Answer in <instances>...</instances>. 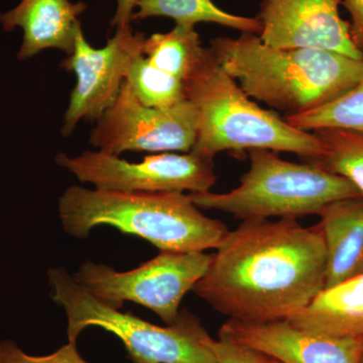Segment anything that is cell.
<instances>
[{
  "mask_svg": "<svg viewBox=\"0 0 363 363\" xmlns=\"http://www.w3.org/2000/svg\"><path fill=\"white\" fill-rule=\"evenodd\" d=\"M210 51L248 97L286 116L340 96L363 76V60L317 49H279L255 33L215 38Z\"/></svg>",
  "mask_w": 363,
  "mask_h": 363,
  "instance_id": "7a4b0ae2",
  "label": "cell"
},
{
  "mask_svg": "<svg viewBox=\"0 0 363 363\" xmlns=\"http://www.w3.org/2000/svg\"><path fill=\"white\" fill-rule=\"evenodd\" d=\"M87 9L83 2L70 0H21L18 6L0 14L6 32L21 28L23 32L18 58L26 60L48 49L70 55L81 30L79 16Z\"/></svg>",
  "mask_w": 363,
  "mask_h": 363,
  "instance_id": "4fadbf2b",
  "label": "cell"
},
{
  "mask_svg": "<svg viewBox=\"0 0 363 363\" xmlns=\"http://www.w3.org/2000/svg\"><path fill=\"white\" fill-rule=\"evenodd\" d=\"M321 226L296 218L248 219L228 231L193 292L230 320H286L324 290Z\"/></svg>",
  "mask_w": 363,
  "mask_h": 363,
  "instance_id": "6da1fadb",
  "label": "cell"
},
{
  "mask_svg": "<svg viewBox=\"0 0 363 363\" xmlns=\"http://www.w3.org/2000/svg\"><path fill=\"white\" fill-rule=\"evenodd\" d=\"M341 4L350 14L353 42L363 54V0H341Z\"/></svg>",
  "mask_w": 363,
  "mask_h": 363,
  "instance_id": "603a6c76",
  "label": "cell"
},
{
  "mask_svg": "<svg viewBox=\"0 0 363 363\" xmlns=\"http://www.w3.org/2000/svg\"><path fill=\"white\" fill-rule=\"evenodd\" d=\"M211 259L212 255L204 252H161L128 272L85 262L72 277L111 307L121 309L130 301L171 325L178 319L182 300L206 274Z\"/></svg>",
  "mask_w": 363,
  "mask_h": 363,
  "instance_id": "52a82bcc",
  "label": "cell"
},
{
  "mask_svg": "<svg viewBox=\"0 0 363 363\" xmlns=\"http://www.w3.org/2000/svg\"><path fill=\"white\" fill-rule=\"evenodd\" d=\"M250 166L240 184L226 193H190L200 209L238 219L296 218L318 214L338 200L360 197L347 179L315 164L286 161L278 152L250 150Z\"/></svg>",
  "mask_w": 363,
  "mask_h": 363,
  "instance_id": "8992f818",
  "label": "cell"
},
{
  "mask_svg": "<svg viewBox=\"0 0 363 363\" xmlns=\"http://www.w3.org/2000/svg\"><path fill=\"white\" fill-rule=\"evenodd\" d=\"M319 215L327 252L326 289L363 274V197L330 203Z\"/></svg>",
  "mask_w": 363,
  "mask_h": 363,
  "instance_id": "5bb4252c",
  "label": "cell"
},
{
  "mask_svg": "<svg viewBox=\"0 0 363 363\" xmlns=\"http://www.w3.org/2000/svg\"><path fill=\"white\" fill-rule=\"evenodd\" d=\"M341 0H262L259 37L279 49H317L363 60L350 23L339 13Z\"/></svg>",
  "mask_w": 363,
  "mask_h": 363,
  "instance_id": "8fae6325",
  "label": "cell"
},
{
  "mask_svg": "<svg viewBox=\"0 0 363 363\" xmlns=\"http://www.w3.org/2000/svg\"><path fill=\"white\" fill-rule=\"evenodd\" d=\"M219 338L281 363H363V336L322 335L297 328L285 320L247 323L229 319L219 330Z\"/></svg>",
  "mask_w": 363,
  "mask_h": 363,
  "instance_id": "7c38bea8",
  "label": "cell"
},
{
  "mask_svg": "<svg viewBox=\"0 0 363 363\" xmlns=\"http://www.w3.org/2000/svg\"><path fill=\"white\" fill-rule=\"evenodd\" d=\"M303 330L333 337L363 336V274L324 289L285 320Z\"/></svg>",
  "mask_w": 363,
  "mask_h": 363,
  "instance_id": "9a60e30c",
  "label": "cell"
},
{
  "mask_svg": "<svg viewBox=\"0 0 363 363\" xmlns=\"http://www.w3.org/2000/svg\"><path fill=\"white\" fill-rule=\"evenodd\" d=\"M0 363H89L79 354L76 342L62 346L48 355H30L11 340L0 341Z\"/></svg>",
  "mask_w": 363,
  "mask_h": 363,
  "instance_id": "44dd1931",
  "label": "cell"
},
{
  "mask_svg": "<svg viewBox=\"0 0 363 363\" xmlns=\"http://www.w3.org/2000/svg\"><path fill=\"white\" fill-rule=\"evenodd\" d=\"M197 130V109L190 100L169 108L147 107L124 80L116 101L97 119L89 143L116 156L124 152H188Z\"/></svg>",
  "mask_w": 363,
  "mask_h": 363,
  "instance_id": "9c48e42d",
  "label": "cell"
},
{
  "mask_svg": "<svg viewBox=\"0 0 363 363\" xmlns=\"http://www.w3.org/2000/svg\"><path fill=\"white\" fill-rule=\"evenodd\" d=\"M64 230L86 238L107 225L149 241L161 252H205L221 245L228 228L206 216L182 192L147 193L66 189L59 199Z\"/></svg>",
  "mask_w": 363,
  "mask_h": 363,
  "instance_id": "3957f363",
  "label": "cell"
},
{
  "mask_svg": "<svg viewBox=\"0 0 363 363\" xmlns=\"http://www.w3.org/2000/svg\"><path fill=\"white\" fill-rule=\"evenodd\" d=\"M125 81L147 107L169 108L187 99L185 82L152 65L143 54L133 60Z\"/></svg>",
  "mask_w": 363,
  "mask_h": 363,
  "instance_id": "ffe728a7",
  "label": "cell"
},
{
  "mask_svg": "<svg viewBox=\"0 0 363 363\" xmlns=\"http://www.w3.org/2000/svg\"><path fill=\"white\" fill-rule=\"evenodd\" d=\"M324 154L308 162L350 180L363 197V133L344 130L315 131Z\"/></svg>",
  "mask_w": 363,
  "mask_h": 363,
  "instance_id": "d6986e66",
  "label": "cell"
},
{
  "mask_svg": "<svg viewBox=\"0 0 363 363\" xmlns=\"http://www.w3.org/2000/svg\"><path fill=\"white\" fill-rule=\"evenodd\" d=\"M48 281L52 300L65 310L70 342L86 328L99 327L121 339L131 363H216L215 339L187 310L175 323L157 326L102 302L64 267L49 269Z\"/></svg>",
  "mask_w": 363,
  "mask_h": 363,
  "instance_id": "5b68a950",
  "label": "cell"
},
{
  "mask_svg": "<svg viewBox=\"0 0 363 363\" xmlns=\"http://www.w3.org/2000/svg\"><path fill=\"white\" fill-rule=\"evenodd\" d=\"M133 20H145L154 16L169 18L177 25L193 26L207 23L238 30L241 33L259 35L262 25L255 18L227 13L213 0H142Z\"/></svg>",
  "mask_w": 363,
  "mask_h": 363,
  "instance_id": "2e32d148",
  "label": "cell"
},
{
  "mask_svg": "<svg viewBox=\"0 0 363 363\" xmlns=\"http://www.w3.org/2000/svg\"><path fill=\"white\" fill-rule=\"evenodd\" d=\"M185 87L186 97L198 113L197 138L191 152L207 161L213 162L224 150H269L307 160L324 154L323 143L315 133L294 128L252 101L218 65L209 48Z\"/></svg>",
  "mask_w": 363,
  "mask_h": 363,
  "instance_id": "277c9868",
  "label": "cell"
},
{
  "mask_svg": "<svg viewBox=\"0 0 363 363\" xmlns=\"http://www.w3.org/2000/svg\"><path fill=\"white\" fill-rule=\"evenodd\" d=\"M272 363H281V362H277L276 359H272Z\"/></svg>",
  "mask_w": 363,
  "mask_h": 363,
  "instance_id": "d4e9b609",
  "label": "cell"
},
{
  "mask_svg": "<svg viewBox=\"0 0 363 363\" xmlns=\"http://www.w3.org/2000/svg\"><path fill=\"white\" fill-rule=\"evenodd\" d=\"M285 121L305 131L344 130L363 133V76L340 96L311 111L286 116Z\"/></svg>",
  "mask_w": 363,
  "mask_h": 363,
  "instance_id": "ac0fdd59",
  "label": "cell"
},
{
  "mask_svg": "<svg viewBox=\"0 0 363 363\" xmlns=\"http://www.w3.org/2000/svg\"><path fill=\"white\" fill-rule=\"evenodd\" d=\"M216 363H272V358L225 339L215 340Z\"/></svg>",
  "mask_w": 363,
  "mask_h": 363,
  "instance_id": "7402d4cb",
  "label": "cell"
},
{
  "mask_svg": "<svg viewBox=\"0 0 363 363\" xmlns=\"http://www.w3.org/2000/svg\"><path fill=\"white\" fill-rule=\"evenodd\" d=\"M205 50L195 26L176 25L168 33L145 38L143 54L152 65L185 82L199 65Z\"/></svg>",
  "mask_w": 363,
  "mask_h": 363,
  "instance_id": "e0dca14e",
  "label": "cell"
},
{
  "mask_svg": "<svg viewBox=\"0 0 363 363\" xmlns=\"http://www.w3.org/2000/svg\"><path fill=\"white\" fill-rule=\"evenodd\" d=\"M145 37L130 26L117 28L102 48L92 47L82 28L73 51L60 66L75 74L76 85L64 116L62 135L68 138L82 121H97L116 101L133 60L143 54Z\"/></svg>",
  "mask_w": 363,
  "mask_h": 363,
  "instance_id": "30bf717a",
  "label": "cell"
},
{
  "mask_svg": "<svg viewBox=\"0 0 363 363\" xmlns=\"http://www.w3.org/2000/svg\"><path fill=\"white\" fill-rule=\"evenodd\" d=\"M56 162L98 190L203 193L209 192L217 181L213 162L192 152L149 155L142 162H130L101 150H88L73 157L61 152Z\"/></svg>",
  "mask_w": 363,
  "mask_h": 363,
  "instance_id": "ba28073f",
  "label": "cell"
},
{
  "mask_svg": "<svg viewBox=\"0 0 363 363\" xmlns=\"http://www.w3.org/2000/svg\"><path fill=\"white\" fill-rule=\"evenodd\" d=\"M142 0H117L116 16L112 18L111 25L116 28L130 26L133 21V9Z\"/></svg>",
  "mask_w": 363,
  "mask_h": 363,
  "instance_id": "cb8c5ba5",
  "label": "cell"
}]
</instances>
